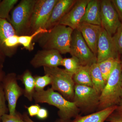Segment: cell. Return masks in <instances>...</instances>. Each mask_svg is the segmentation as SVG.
I'll list each match as a JSON object with an SVG mask.
<instances>
[{"mask_svg":"<svg viewBox=\"0 0 122 122\" xmlns=\"http://www.w3.org/2000/svg\"><path fill=\"white\" fill-rule=\"evenodd\" d=\"M73 30L63 25H57L34 38L42 49L55 50L61 54L70 53Z\"/></svg>","mask_w":122,"mask_h":122,"instance_id":"obj_1","label":"cell"},{"mask_svg":"<svg viewBox=\"0 0 122 122\" xmlns=\"http://www.w3.org/2000/svg\"><path fill=\"white\" fill-rule=\"evenodd\" d=\"M33 99L36 103H48L56 107L59 109L60 119L65 121H70L72 118L78 116L79 109L75 103L67 100L51 87L46 90L35 91Z\"/></svg>","mask_w":122,"mask_h":122,"instance_id":"obj_2","label":"cell"},{"mask_svg":"<svg viewBox=\"0 0 122 122\" xmlns=\"http://www.w3.org/2000/svg\"><path fill=\"white\" fill-rule=\"evenodd\" d=\"M122 63L118 62L112 72L99 97L98 107L100 110L118 105L121 100L122 86L120 74Z\"/></svg>","mask_w":122,"mask_h":122,"instance_id":"obj_3","label":"cell"},{"mask_svg":"<svg viewBox=\"0 0 122 122\" xmlns=\"http://www.w3.org/2000/svg\"><path fill=\"white\" fill-rule=\"evenodd\" d=\"M36 0H21L12 10L9 21L17 35H30V20Z\"/></svg>","mask_w":122,"mask_h":122,"instance_id":"obj_4","label":"cell"},{"mask_svg":"<svg viewBox=\"0 0 122 122\" xmlns=\"http://www.w3.org/2000/svg\"><path fill=\"white\" fill-rule=\"evenodd\" d=\"M43 68L45 74L50 77L51 88L67 100L73 102L75 86L73 75L58 67Z\"/></svg>","mask_w":122,"mask_h":122,"instance_id":"obj_5","label":"cell"},{"mask_svg":"<svg viewBox=\"0 0 122 122\" xmlns=\"http://www.w3.org/2000/svg\"><path fill=\"white\" fill-rule=\"evenodd\" d=\"M70 53L77 59L81 65L90 66L97 63V57L89 48L77 29L74 30L72 33Z\"/></svg>","mask_w":122,"mask_h":122,"instance_id":"obj_6","label":"cell"},{"mask_svg":"<svg viewBox=\"0 0 122 122\" xmlns=\"http://www.w3.org/2000/svg\"><path fill=\"white\" fill-rule=\"evenodd\" d=\"M58 0H36L30 20V35L39 29H45Z\"/></svg>","mask_w":122,"mask_h":122,"instance_id":"obj_7","label":"cell"},{"mask_svg":"<svg viewBox=\"0 0 122 122\" xmlns=\"http://www.w3.org/2000/svg\"><path fill=\"white\" fill-rule=\"evenodd\" d=\"M17 80L16 74L12 72L6 75L2 82L5 96L8 102L9 114L11 115L16 113L18 100L24 94V89L18 85Z\"/></svg>","mask_w":122,"mask_h":122,"instance_id":"obj_8","label":"cell"},{"mask_svg":"<svg viewBox=\"0 0 122 122\" xmlns=\"http://www.w3.org/2000/svg\"><path fill=\"white\" fill-rule=\"evenodd\" d=\"M100 95L93 87L75 84L73 102L79 109H90L98 106Z\"/></svg>","mask_w":122,"mask_h":122,"instance_id":"obj_9","label":"cell"},{"mask_svg":"<svg viewBox=\"0 0 122 122\" xmlns=\"http://www.w3.org/2000/svg\"><path fill=\"white\" fill-rule=\"evenodd\" d=\"M101 26L113 36L122 25L111 0H101Z\"/></svg>","mask_w":122,"mask_h":122,"instance_id":"obj_10","label":"cell"},{"mask_svg":"<svg viewBox=\"0 0 122 122\" xmlns=\"http://www.w3.org/2000/svg\"><path fill=\"white\" fill-rule=\"evenodd\" d=\"M63 58L59 51L55 50L38 51L30 60L31 66L35 68L58 67L61 66Z\"/></svg>","mask_w":122,"mask_h":122,"instance_id":"obj_11","label":"cell"},{"mask_svg":"<svg viewBox=\"0 0 122 122\" xmlns=\"http://www.w3.org/2000/svg\"><path fill=\"white\" fill-rule=\"evenodd\" d=\"M112 36L102 28L98 42L97 63L111 58H118Z\"/></svg>","mask_w":122,"mask_h":122,"instance_id":"obj_12","label":"cell"},{"mask_svg":"<svg viewBox=\"0 0 122 122\" xmlns=\"http://www.w3.org/2000/svg\"><path fill=\"white\" fill-rule=\"evenodd\" d=\"M89 0H79L60 21L59 24L77 29L81 24Z\"/></svg>","mask_w":122,"mask_h":122,"instance_id":"obj_13","label":"cell"},{"mask_svg":"<svg viewBox=\"0 0 122 122\" xmlns=\"http://www.w3.org/2000/svg\"><path fill=\"white\" fill-rule=\"evenodd\" d=\"M102 28L100 25L82 22L77 29L89 48L96 57L98 42Z\"/></svg>","mask_w":122,"mask_h":122,"instance_id":"obj_14","label":"cell"},{"mask_svg":"<svg viewBox=\"0 0 122 122\" xmlns=\"http://www.w3.org/2000/svg\"><path fill=\"white\" fill-rule=\"evenodd\" d=\"M76 0H58L54 7L45 29H50L59 24L60 21L76 3Z\"/></svg>","mask_w":122,"mask_h":122,"instance_id":"obj_15","label":"cell"},{"mask_svg":"<svg viewBox=\"0 0 122 122\" xmlns=\"http://www.w3.org/2000/svg\"><path fill=\"white\" fill-rule=\"evenodd\" d=\"M100 12L101 0H89L81 23L85 22L101 26Z\"/></svg>","mask_w":122,"mask_h":122,"instance_id":"obj_16","label":"cell"},{"mask_svg":"<svg viewBox=\"0 0 122 122\" xmlns=\"http://www.w3.org/2000/svg\"><path fill=\"white\" fill-rule=\"evenodd\" d=\"M117 108V105H116L85 116H78L71 122H105Z\"/></svg>","mask_w":122,"mask_h":122,"instance_id":"obj_17","label":"cell"},{"mask_svg":"<svg viewBox=\"0 0 122 122\" xmlns=\"http://www.w3.org/2000/svg\"><path fill=\"white\" fill-rule=\"evenodd\" d=\"M17 80L21 81L25 86L24 95L27 99L32 102L35 92V79L29 70L25 71L21 75L17 76Z\"/></svg>","mask_w":122,"mask_h":122,"instance_id":"obj_18","label":"cell"},{"mask_svg":"<svg viewBox=\"0 0 122 122\" xmlns=\"http://www.w3.org/2000/svg\"><path fill=\"white\" fill-rule=\"evenodd\" d=\"M90 74L92 83V87L100 94L106 82L104 80L97 63L90 66Z\"/></svg>","mask_w":122,"mask_h":122,"instance_id":"obj_19","label":"cell"},{"mask_svg":"<svg viewBox=\"0 0 122 122\" xmlns=\"http://www.w3.org/2000/svg\"><path fill=\"white\" fill-rule=\"evenodd\" d=\"M90 68L89 66H80L73 75V79L75 85H83L92 87Z\"/></svg>","mask_w":122,"mask_h":122,"instance_id":"obj_20","label":"cell"},{"mask_svg":"<svg viewBox=\"0 0 122 122\" xmlns=\"http://www.w3.org/2000/svg\"><path fill=\"white\" fill-rule=\"evenodd\" d=\"M15 34V30L10 22L6 19L0 18V51L2 52L5 41Z\"/></svg>","mask_w":122,"mask_h":122,"instance_id":"obj_21","label":"cell"},{"mask_svg":"<svg viewBox=\"0 0 122 122\" xmlns=\"http://www.w3.org/2000/svg\"><path fill=\"white\" fill-rule=\"evenodd\" d=\"M119 58H111L98 63L103 77L107 82L119 61Z\"/></svg>","mask_w":122,"mask_h":122,"instance_id":"obj_22","label":"cell"},{"mask_svg":"<svg viewBox=\"0 0 122 122\" xmlns=\"http://www.w3.org/2000/svg\"><path fill=\"white\" fill-rule=\"evenodd\" d=\"M48 30L46 29L40 28L30 35L19 36V43L20 45L23 46L26 50L29 51H33L34 49L32 43L33 40L38 35L46 32Z\"/></svg>","mask_w":122,"mask_h":122,"instance_id":"obj_23","label":"cell"},{"mask_svg":"<svg viewBox=\"0 0 122 122\" xmlns=\"http://www.w3.org/2000/svg\"><path fill=\"white\" fill-rule=\"evenodd\" d=\"M18 2V0L0 1V18L6 19L9 21L10 13Z\"/></svg>","mask_w":122,"mask_h":122,"instance_id":"obj_24","label":"cell"},{"mask_svg":"<svg viewBox=\"0 0 122 122\" xmlns=\"http://www.w3.org/2000/svg\"><path fill=\"white\" fill-rule=\"evenodd\" d=\"M61 66H64L66 71L74 75L81 65L77 59L72 56L63 58Z\"/></svg>","mask_w":122,"mask_h":122,"instance_id":"obj_25","label":"cell"},{"mask_svg":"<svg viewBox=\"0 0 122 122\" xmlns=\"http://www.w3.org/2000/svg\"><path fill=\"white\" fill-rule=\"evenodd\" d=\"M34 77L36 92L42 91L46 86L51 84V79L48 75L45 74L43 76L36 75Z\"/></svg>","mask_w":122,"mask_h":122,"instance_id":"obj_26","label":"cell"},{"mask_svg":"<svg viewBox=\"0 0 122 122\" xmlns=\"http://www.w3.org/2000/svg\"><path fill=\"white\" fill-rule=\"evenodd\" d=\"M112 37L118 53L122 54V23Z\"/></svg>","mask_w":122,"mask_h":122,"instance_id":"obj_27","label":"cell"},{"mask_svg":"<svg viewBox=\"0 0 122 122\" xmlns=\"http://www.w3.org/2000/svg\"><path fill=\"white\" fill-rule=\"evenodd\" d=\"M6 99L5 96L2 83H0V122H1V118L5 114L9 112L8 108L6 104Z\"/></svg>","mask_w":122,"mask_h":122,"instance_id":"obj_28","label":"cell"},{"mask_svg":"<svg viewBox=\"0 0 122 122\" xmlns=\"http://www.w3.org/2000/svg\"><path fill=\"white\" fill-rule=\"evenodd\" d=\"M1 122H26L24 120L23 116L19 112H16L14 115L5 114L1 118Z\"/></svg>","mask_w":122,"mask_h":122,"instance_id":"obj_29","label":"cell"},{"mask_svg":"<svg viewBox=\"0 0 122 122\" xmlns=\"http://www.w3.org/2000/svg\"><path fill=\"white\" fill-rule=\"evenodd\" d=\"M111 1L120 20L122 21V0H112Z\"/></svg>","mask_w":122,"mask_h":122,"instance_id":"obj_30","label":"cell"},{"mask_svg":"<svg viewBox=\"0 0 122 122\" xmlns=\"http://www.w3.org/2000/svg\"><path fill=\"white\" fill-rule=\"evenodd\" d=\"M26 107L29 115L31 117L36 116L41 108V106L38 103Z\"/></svg>","mask_w":122,"mask_h":122,"instance_id":"obj_31","label":"cell"},{"mask_svg":"<svg viewBox=\"0 0 122 122\" xmlns=\"http://www.w3.org/2000/svg\"><path fill=\"white\" fill-rule=\"evenodd\" d=\"M107 120L109 122H122V114L117 112L116 113H113Z\"/></svg>","mask_w":122,"mask_h":122,"instance_id":"obj_32","label":"cell"},{"mask_svg":"<svg viewBox=\"0 0 122 122\" xmlns=\"http://www.w3.org/2000/svg\"><path fill=\"white\" fill-rule=\"evenodd\" d=\"M48 116V110L44 108H41L36 116L40 119H45L47 118Z\"/></svg>","mask_w":122,"mask_h":122,"instance_id":"obj_33","label":"cell"},{"mask_svg":"<svg viewBox=\"0 0 122 122\" xmlns=\"http://www.w3.org/2000/svg\"><path fill=\"white\" fill-rule=\"evenodd\" d=\"M22 116H23V118H24V120L26 122H35L30 118L28 115V114L26 112L24 113L22 115ZM70 121H65V120L59 119H58L55 122H70Z\"/></svg>","mask_w":122,"mask_h":122,"instance_id":"obj_34","label":"cell"},{"mask_svg":"<svg viewBox=\"0 0 122 122\" xmlns=\"http://www.w3.org/2000/svg\"><path fill=\"white\" fill-rule=\"evenodd\" d=\"M116 111L122 114V99H121L120 102L117 105V108L116 110Z\"/></svg>","mask_w":122,"mask_h":122,"instance_id":"obj_35","label":"cell"},{"mask_svg":"<svg viewBox=\"0 0 122 122\" xmlns=\"http://www.w3.org/2000/svg\"><path fill=\"white\" fill-rule=\"evenodd\" d=\"M5 75H6L5 73L3 70H0V83L2 82V81L4 78Z\"/></svg>","mask_w":122,"mask_h":122,"instance_id":"obj_36","label":"cell"},{"mask_svg":"<svg viewBox=\"0 0 122 122\" xmlns=\"http://www.w3.org/2000/svg\"><path fill=\"white\" fill-rule=\"evenodd\" d=\"M5 57L4 55L0 51V62L4 63L5 60Z\"/></svg>","mask_w":122,"mask_h":122,"instance_id":"obj_37","label":"cell"},{"mask_svg":"<svg viewBox=\"0 0 122 122\" xmlns=\"http://www.w3.org/2000/svg\"><path fill=\"white\" fill-rule=\"evenodd\" d=\"M3 63H4L0 62V70H2V69H3V67H4Z\"/></svg>","mask_w":122,"mask_h":122,"instance_id":"obj_38","label":"cell"},{"mask_svg":"<svg viewBox=\"0 0 122 122\" xmlns=\"http://www.w3.org/2000/svg\"><path fill=\"white\" fill-rule=\"evenodd\" d=\"M120 81H121V85L122 87V68L121 70V74H120Z\"/></svg>","mask_w":122,"mask_h":122,"instance_id":"obj_39","label":"cell"},{"mask_svg":"<svg viewBox=\"0 0 122 122\" xmlns=\"http://www.w3.org/2000/svg\"><path fill=\"white\" fill-rule=\"evenodd\" d=\"M121 99H122V91H121Z\"/></svg>","mask_w":122,"mask_h":122,"instance_id":"obj_40","label":"cell"}]
</instances>
